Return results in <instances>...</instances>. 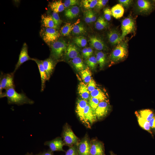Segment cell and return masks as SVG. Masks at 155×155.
Listing matches in <instances>:
<instances>
[{
	"label": "cell",
	"mask_w": 155,
	"mask_h": 155,
	"mask_svg": "<svg viewBox=\"0 0 155 155\" xmlns=\"http://www.w3.org/2000/svg\"><path fill=\"white\" fill-rule=\"evenodd\" d=\"M4 97L7 98L8 103L10 104L20 105L25 104H32L34 103V101L28 98L24 94L17 92L13 88L6 90L0 96L1 98Z\"/></svg>",
	"instance_id": "6da1fadb"
},
{
	"label": "cell",
	"mask_w": 155,
	"mask_h": 155,
	"mask_svg": "<svg viewBox=\"0 0 155 155\" xmlns=\"http://www.w3.org/2000/svg\"><path fill=\"white\" fill-rule=\"evenodd\" d=\"M128 54V45L126 41H122L118 44L113 50L109 57L111 64L123 61Z\"/></svg>",
	"instance_id": "7a4b0ae2"
},
{
	"label": "cell",
	"mask_w": 155,
	"mask_h": 155,
	"mask_svg": "<svg viewBox=\"0 0 155 155\" xmlns=\"http://www.w3.org/2000/svg\"><path fill=\"white\" fill-rule=\"evenodd\" d=\"M68 45L65 41L59 39L52 43L51 45V58L58 60L65 55Z\"/></svg>",
	"instance_id": "3957f363"
},
{
	"label": "cell",
	"mask_w": 155,
	"mask_h": 155,
	"mask_svg": "<svg viewBox=\"0 0 155 155\" xmlns=\"http://www.w3.org/2000/svg\"><path fill=\"white\" fill-rule=\"evenodd\" d=\"M62 136L65 145L69 147L77 145L80 141L79 139L74 134L70 126L67 123L65 124L63 127Z\"/></svg>",
	"instance_id": "277c9868"
},
{
	"label": "cell",
	"mask_w": 155,
	"mask_h": 155,
	"mask_svg": "<svg viewBox=\"0 0 155 155\" xmlns=\"http://www.w3.org/2000/svg\"><path fill=\"white\" fill-rule=\"evenodd\" d=\"M40 34L43 40L47 44L57 41L60 36L58 31L53 28L45 27L41 30Z\"/></svg>",
	"instance_id": "5b68a950"
},
{
	"label": "cell",
	"mask_w": 155,
	"mask_h": 155,
	"mask_svg": "<svg viewBox=\"0 0 155 155\" xmlns=\"http://www.w3.org/2000/svg\"><path fill=\"white\" fill-rule=\"evenodd\" d=\"M121 37L122 40L128 34L133 32L135 29V22L131 16L125 18L121 23Z\"/></svg>",
	"instance_id": "8992f818"
},
{
	"label": "cell",
	"mask_w": 155,
	"mask_h": 155,
	"mask_svg": "<svg viewBox=\"0 0 155 155\" xmlns=\"http://www.w3.org/2000/svg\"><path fill=\"white\" fill-rule=\"evenodd\" d=\"M154 9V4L150 1L147 0L137 1L135 9L136 12L141 14H148Z\"/></svg>",
	"instance_id": "52a82bcc"
},
{
	"label": "cell",
	"mask_w": 155,
	"mask_h": 155,
	"mask_svg": "<svg viewBox=\"0 0 155 155\" xmlns=\"http://www.w3.org/2000/svg\"><path fill=\"white\" fill-rule=\"evenodd\" d=\"M79 155H90L91 142L87 135H86L77 144Z\"/></svg>",
	"instance_id": "ba28073f"
},
{
	"label": "cell",
	"mask_w": 155,
	"mask_h": 155,
	"mask_svg": "<svg viewBox=\"0 0 155 155\" xmlns=\"http://www.w3.org/2000/svg\"><path fill=\"white\" fill-rule=\"evenodd\" d=\"M90 155H106L103 143L96 139L90 141Z\"/></svg>",
	"instance_id": "9c48e42d"
},
{
	"label": "cell",
	"mask_w": 155,
	"mask_h": 155,
	"mask_svg": "<svg viewBox=\"0 0 155 155\" xmlns=\"http://www.w3.org/2000/svg\"><path fill=\"white\" fill-rule=\"evenodd\" d=\"M14 74V73L12 72L9 73L2 74L1 75L0 85L3 89L6 90L11 88H15Z\"/></svg>",
	"instance_id": "30bf717a"
},
{
	"label": "cell",
	"mask_w": 155,
	"mask_h": 155,
	"mask_svg": "<svg viewBox=\"0 0 155 155\" xmlns=\"http://www.w3.org/2000/svg\"><path fill=\"white\" fill-rule=\"evenodd\" d=\"M110 108L108 102L100 101L95 110L97 119H102L106 116L110 110Z\"/></svg>",
	"instance_id": "8fae6325"
},
{
	"label": "cell",
	"mask_w": 155,
	"mask_h": 155,
	"mask_svg": "<svg viewBox=\"0 0 155 155\" xmlns=\"http://www.w3.org/2000/svg\"><path fill=\"white\" fill-rule=\"evenodd\" d=\"M88 104V100L82 99H78L76 102L75 112L80 120L89 127L84 116V110Z\"/></svg>",
	"instance_id": "7c38bea8"
},
{
	"label": "cell",
	"mask_w": 155,
	"mask_h": 155,
	"mask_svg": "<svg viewBox=\"0 0 155 155\" xmlns=\"http://www.w3.org/2000/svg\"><path fill=\"white\" fill-rule=\"evenodd\" d=\"M32 59L33 58L30 57L28 54V48L27 44L26 43H24L19 55L18 61L13 72L14 73L23 63L28 60H32Z\"/></svg>",
	"instance_id": "4fadbf2b"
},
{
	"label": "cell",
	"mask_w": 155,
	"mask_h": 155,
	"mask_svg": "<svg viewBox=\"0 0 155 155\" xmlns=\"http://www.w3.org/2000/svg\"><path fill=\"white\" fill-rule=\"evenodd\" d=\"M44 144L48 146L50 150L53 152L57 151L65 152L63 149L65 144L61 137H57L51 141L46 142Z\"/></svg>",
	"instance_id": "5bb4252c"
},
{
	"label": "cell",
	"mask_w": 155,
	"mask_h": 155,
	"mask_svg": "<svg viewBox=\"0 0 155 155\" xmlns=\"http://www.w3.org/2000/svg\"><path fill=\"white\" fill-rule=\"evenodd\" d=\"M84 116L89 128L97 120L95 111L91 108L88 104L84 109Z\"/></svg>",
	"instance_id": "9a60e30c"
},
{
	"label": "cell",
	"mask_w": 155,
	"mask_h": 155,
	"mask_svg": "<svg viewBox=\"0 0 155 155\" xmlns=\"http://www.w3.org/2000/svg\"><path fill=\"white\" fill-rule=\"evenodd\" d=\"M88 42L90 45L97 50L100 51L107 49V46L104 41L97 36H90L89 38Z\"/></svg>",
	"instance_id": "2e32d148"
},
{
	"label": "cell",
	"mask_w": 155,
	"mask_h": 155,
	"mask_svg": "<svg viewBox=\"0 0 155 155\" xmlns=\"http://www.w3.org/2000/svg\"><path fill=\"white\" fill-rule=\"evenodd\" d=\"M32 60L34 61L36 63L38 67L41 80V91L42 92L45 88L46 82V80H48V79L42 61L34 58H33Z\"/></svg>",
	"instance_id": "e0dca14e"
},
{
	"label": "cell",
	"mask_w": 155,
	"mask_h": 155,
	"mask_svg": "<svg viewBox=\"0 0 155 155\" xmlns=\"http://www.w3.org/2000/svg\"><path fill=\"white\" fill-rule=\"evenodd\" d=\"M107 36L109 42L113 45H117L123 40L121 34L116 29L110 30L108 33Z\"/></svg>",
	"instance_id": "ac0fdd59"
},
{
	"label": "cell",
	"mask_w": 155,
	"mask_h": 155,
	"mask_svg": "<svg viewBox=\"0 0 155 155\" xmlns=\"http://www.w3.org/2000/svg\"><path fill=\"white\" fill-rule=\"evenodd\" d=\"M42 61L48 80L54 70L55 63L53 60L51 58L46 59Z\"/></svg>",
	"instance_id": "d6986e66"
},
{
	"label": "cell",
	"mask_w": 155,
	"mask_h": 155,
	"mask_svg": "<svg viewBox=\"0 0 155 155\" xmlns=\"http://www.w3.org/2000/svg\"><path fill=\"white\" fill-rule=\"evenodd\" d=\"M79 51L78 48L73 44L69 43L68 45L65 55L67 59H73L79 57Z\"/></svg>",
	"instance_id": "ffe728a7"
},
{
	"label": "cell",
	"mask_w": 155,
	"mask_h": 155,
	"mask_svg": "<svg viewBox=\"0 0 155 155\" xmlns=\"http://www.w3.org/2000/svg\"><path fill=\"white\" fill-rule=\"evenodd\" d=\"M78 90L82 99L87 100H88L90 96V92L88 90L87 84L81 82L78 85Z\"/></svg>",
	"instance_id": "44dd1931"
},
{
	"label": "cell",
	"mask_w": 155,
	"mask_h": 155,
	"mask_svg": "<svg viewBox=\"0 0 155 155\" xmlns=\"http://www.w3.org/2000/svg\"><path fill=\"white\" fill-rule=\"evenodd\" d=\"M80 9L77 6H74L66 8L64 14L68 19L72 20L76 17L79 14Z\"/></svg>",
	"instance_id": "7402d4cb"
},
{
	"label": "cell",
	"mask_w": 155,
	"mask_h": 155,
	"mask_svg": "<svg viewBox=\"0 0 155 155\" xmlns=\"http://www.w3.org/2000/svg\"><path fill=\"white\" fill-rule=\"evenodd\" d=\"M41 19L42 25L45 27L53 28L56 29L58 28L51 16L42 15Z\"/></svg>",
	"instance_id": "603a6c76"
},
{
	"label": "cell",
	"mask_w": 155,
	"mask_h": 155,
	"mask_svg": "<svg viewBox=\"0 0 155 155\" xmlns=\"http://www.w3.org/2000/svg\"><path fill=\"white\" fill-rule=\"evenodd\" d=\"M48 6L53 11L56 13L63 11L65 7L61 1L56 0L49 3Z\"/></svg>",
	"instance_id": "cb8c5ba5"
},
{
	"label": "cell",
	"mask_w": 155,
	"mask_h": 155,
	"mask_svg": "<svg viewBox=\"0 0 155 155\" xmlns=\"http://www.w3.org/2000/svg\"><path fill=\"white\" fill-rule=\"evenodd\" d=\"M111 10L112 16L116 19L121 18L123 16L124 13V8L123 6L119 3L113 6Z\"/></svg>",
	"instance_id": "d4e9b609"
},
{
	"label": "cell",
	"mask_w": 155,
	"mask_h": 155,
	"mask_svg": "<svg viewBox=\"0 0 155 155\" xmlns=\"http://www.w3.org/2000/svg\"><path fill=\"white\" fill-rule=\"evenodd\" d=\"M90 96L98 99L100 101L108 102V98L105 93L98 88H96L90 93Z\"/></svg>",
	"instance_id": "484cf974"
},
{
	"label": "cell",
	"mask_w": 155,
	"mask_h": 155,
	"mask_svg": "<svg viewBox=\"0 0 155 155\" xmlns=\"http://www.w3.org/2000/svg\"><path fill=\"white\" fill-rule=\"evenodd\" d=\"M135 114L137 117L138 122L140 126L144 129L152 134L149 122L143 118L139 115L137 111H135Z\"/></svg>",
	"instance_id": "4316f807"
},
{
	"label": "cell",
	"mask_w": 155,
	"mask_h": 155,
	"mask_svg": "<svg viewBox=\"0 0 155 155\" xmlns=\"http://www.w3.org/2000/svg\"><path fill=\"white\" fill-rule=\"evenodd\" d=\"M79 21L78 20L73 24L70 23H67L64 24L61 28L60 32L61 34L64 36H68L72 31L74 26L79 23Z\"/></svg>",
	"instance_id": "83f0119b"
},
{
	"label": "cell",
	"mask_w": 155,
	"mask_h": 155,
	"mask_svg": "<svg viewBox=\"0 0 155 155\" xmlns=\"http://www.w3.org/2000/svg\"><path fill=\"white\" fill-rule=\"evenodd\" d=\"M96 57L100 68L103 69L106 62V54L102 51H100L96 53Z\"/></svg>",
	"instance_id": "f1b7e54d"
},
{
	"label": "cell",
	"mask_w": 155,
	"mask_h": 155,
	"mask_svg": "<svg viewBox=\"0 0 155 155\" xmlns=\"http://www.w3.org/2000/svg\"><path fill=\"white\" fill-rule=\"evenodd\" d=\"M80 74L83 82L86 84H88L92 79V73L88 67L81 71H80Z\"/></svg>",
	"instance_id": "f546056e"
},
{
	"label": "cell",
	"mask_w": 155,
	"mask_h": 155,
	"mask_svg": "<svg viewBox=\"0 0 155 155\" xmlns=\"http://www.w3.org/2000/svg\"><path fill=\"white\" fill-rule=\"evenodd\" d=\"M71 62L73 66L78 71H80L85 68L83 61L79 56L72 59Z\"/></svg>",
	"instance_id": "4dcf8cb0"
},
{
	"label": "cell",
	"mask_w": 155,
	"mask_h": 155,
	"mask_svg": "<svg viewBox=\"0 0 155 155\" xmlns=\"http://www.w3.org/2000/svg\"><path fill=\"white\" fill-rule=\"evenodd\" d=\"M108 24V23L104 18L100 16L95 23V27L98 30H101L106 28Z\"/></svg>",
	"instance_id": "1f68e13d"
},
{
	"label": "cell",
	"mask_w": 155,
	"mask_h": 155,
	"mask_svg": "<svg viewBox=\"0 0 155 155\" xmlns=\"http://www.w3.org/2000/svg\"><path fill=\"white\" fill-rule=\"evenodd\" d=\"M140 116L149 121L154 115L153 112L151 110L146 109L138 112Z\"/></svg>",
	"instance_id": "d6a6232c"
},
{
	"label": "cell",
	"mask_w": 155,
	"mask_h": 155,
	"mask_svg": "<svg viewBox=\"0 0 155 155\" xmlns=\"http://www.w3.org/2000/svg\"><path fill=\"white\" fill-rule=\"evenodd\" d=\"M86 31V29L84 24L78 23L74 26L72 32L74 34L80 35L84 34Z\"/></svg>",
	"instance_id": "836d02e7"
},
{
	"label": "cell",
	"mask_w": 155,
	"mask_h": 155,
	"mask_svg": "<svg viewBox=\"0 0 155 155\" xmlns=\"http://www.w3.org/2000/svg\"><path fill=\"white\" fill-rule=\"evenodd\" d=\"M74 42L80 47H85L87 44V41L86 37L82 36H76L73 39Z\"/></svg>",
	"instance_id": "e575fe53"
},
{
	"label": "cell",
	"mask_w": 155,
	"mask_h": 155,
	"mask_svg": "<svg viewBox=\"0 0 155 155\" xmlns=\"http://www.w3.org/2000/svg\"><path fill=\"white\" fill-rule=\"evenodd\" d=\"M85 62L88 67L92 70L96 68L98 64L96 57L94 56L88 58L86 59Z\"/></svg>",
	"instance_id": "d590c367"
},
{
	"label": "cell",
	"mask_w": 155,
	"mask_h": 155,
	"mask_svg": "<svg viewBox=\"0 0 155 155\" xmlns=\"http://www.w3.org/2000/svg\"><path fill=\"white\" fill-rule=\"evenodd\" d=\"M98 1L97 0H83L81 2L84 7L90 9L96 6Z\"/></svg>",
	"instance_id": "8d00e7d4"
},
{
	"label": "cell",
	"mask_w": 155,
	"mask_h": 155,
	"mask_svg": "<svg viewBox=\"0 0 155 155\" xmlns=\"http://www.w3.org/2000/svg\"><path fill=\"white\" fill-rule=\"evenodd\" d=\"M100 101L97 98L90 96L88 99V104L95 111Z\"/></svg>",
	"instance_id": "74e56055"
},
{
	"label": "cell",
	"mask_w": 155,
	"mask_h": 155,
	"mask_svg": "<svg viewBox=\"0 0 155 155\" xmlns=\"http://www.w3.org/2000/svg\"><path fill=\"white\" fill-rule=\"evenodd\" d=\"M65 155H79L77 145H75L70 147L66 152Z\"/></svg>",
	"instance_id": "f35d334b"
},
{
	"label": "cell",
	"mask_w": 155,
	"mask_h": 155,
	"mask_svg": "<svg viewBox=\"0 0 155 155\" xmlns=\"http://www.w3.org/2000/svg\"><path fill=\"white\" fill-rule=\"evenodd\" d=\"M78 1L77 0H66L64 1L63 4L65 8L66 9L78 5Z\"/></svg>",
	"instance_id": "ab89813d"
},
{
	"label": "cell",
	"mask_w": 155,
	"mask_h": 155,
	"mask_svg": "<svg viewBox=\"0 0 155 155\" xmlns=\"http://www.w3.org/2000/svg\"><path fill=\"white\" fill-rule=\"evenodd\" d=\"M51 16L54 21L55 24L59 28V27L60 26L62 22L59 15L57 13L53 12Z\"/></svg>",
	"instance_id": "60d3db41"
},
{
	"label": "cell",
	"mask_w": 155,
	"mask_h": 155,
	"mask_svg": "<svg viewBox=\"0 0 155 155\" xmlns=\"http://www.w3.org/2000/svg\"><path fill=\"white\" fill-rule=\"evenodd\" d=\"M104 18L108 21H110L112 16V12L111 9L106 7L104 9L103 11Z\"/></svg>",
	"instance_id": "b9f144b4"
},
{
	"label": "cell",
	"mask_w": 155,
	"mask_h": 155,
	"mask_svg": "<svg viewBox=\"0 0 155 155\" xmlns=\"http://www.w3.org/2000/svg\"><path fill=\"white\" fill-rule=\"evenodd\" d=\"M87 85L88 90L90 93L97 88L96 82L93 79H92Z\"/></svg>",
	"instance_id": "7bdbcfd3"
},
{
	"label": "cell",
	"mask_w": 155,
	"mask_h": 155,
	"mask_svg": "<svg viewBox=\"0 0 155 155\" xmlns=\"http://www.w3.org/2000/svg\"><path fill=\"white\" fill-rule=\"evenodd\" d=\"M119 3L123 7L126 8H129L132 3L133 1L131 0H119Z\"/></svg>",
	"instance_id": "ee69618b"
},
{
	"label": "cell",
	"mask_w": 155,
	"mask_h": 155,
	"mask_svg": "<svg viewBox=\"0 0 155 155\" xmlns=\"http://www.w3.org/2000/svg\"><path fill=\"white\" fill-rule=\"evenodd\" d=\"M84 20L87 23L91 22L90 10L85 11L84 12Z\"/></svg>",
	"instance_id": "f6af8a7d"
},
{
	"label": "cell",
	"mask_w": 155,
	"mask_h": 155,
	"mask_svg": "<svg viewBox=\"0 0 155 155\" xmlns=\"http://www.w3.org/2000/svg\"><path fill=\"white\" fill-rule=\"evenodd\" d=\"M108 0H98L96 5L98 9H100L105 6L108 2Z\"/></svg>",
	"instance_id": "bcb514c9"
},
{
	"label": "cell",
	"mask_w": 155,
	"mask_h": 155,
	"mask_svg": "<svg viewBox=\"0 0 155 155\" xmlns=\"http://www.w3.org/2000/svg\"><path fill=\"white\" fill-rule=\"evenodd\" d=\"M149 122L151 128L155 129V115Z\"/></svg>",
	"instance_id": "7dc6e473"
},
{
	"label": "cell",
	"mask_w": 155,
	"mask_h": 155,
	"mask_svg": "<svg viewBox=\"0 0 155 155\" xmlns=\"http://www.w3.org/2000/svg\"><path fill=\"white\" fill-rule=\"evenodd\" d=\"M88 52V48H84L82 51V55L83 57L86 60L87 59V55Z\"/></svg>",
	"instance_id": "c3c4849f"
},
{
	"label": "cell",
	"mask_w": 155,
	"mask_h": 155,
	"mask_svg": "<svg viewBox=\"0 0 155 155\" xmlns=\"http://www.w3.org/2000/svg\"><path fill=\"white\" fill-rule=\"evenodd\" d=\"M91 22H94L96 20V16L94 13L91 10H90Z\"/></svg>",
	"instance_id": "681fc988"
},
{
	"label": "cell",
	"mask_w": 155,
	"mask_h": 155,
	"mask_svg": "<svg viewBox=\"0 0 155 155\" xmlns=\"http://www.w3.org/2000/svg\"><path fill=\"white\" fill-rule=\"evenodd\" d=\"M93 53V51L92 48L90 47H88L87 59L91 57V56L92 55Z\"/></svg>",
	"instance_id": "f907efd6"
},
{
	"label": "cell",
	"mask_w": 155,
	"mask_h": 155,
	"mask_svg": "<svg viewBox=\"0 0 155 155\" xmlns=\"http://www.w3.org/2000/svg\"><path fill=\"white\" fill-rule=\"evenodd\" d=\"M42 155H53V152L49 150L44 152Z\"/></svg>",
	"instance_id": "816d5d0a"
},
{
	"label": "cell",
	"mask_w": 155,
	"mask_h": 155,
	"mask_svg": "<svg viewBox=\"0 0 155 155\" xmlns=\"http://www.w3.org/2000/svg\"><path fill=\"white\" fill-rule=\"evenodd\" d=\"M110 155H116L113 152L110 151Z\"/></svg>",
	"instance_id": "f5cc1de1"
},
{
	"label": "cell",
	"mask_w": 155,
	"mask_h": 155,
	"mask_svg": "<svg viewBox=\"0 0 155 155\" xmlns=\"http://www.w3.org/2000/svg\"><path fill=\"white\" fill-rule=\"evenodd\" d=\"M26 155H40V154H36V155H33L32 154H26Z\"/></svg>",
	"instance_id": "db71d44e"
}]
</instances>
